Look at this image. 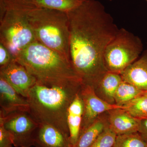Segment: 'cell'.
Here are the masks:
<instances>
[{
  "mask_svg": "<svg viewBox=\"0 0 147 147\" xmlns=\"http://www.w3.org/2000/svg\"><path fill=\"white\" fill-rule=\"evenodd\" d=\"M67 13L70 61L83 85L94 89L108 71L104 53L119 29L97 0H86Z\"/></svg>",
  "mask_w": 147,
  "mask_h": 147,
  "instance_id": "6da1fadb",
  "label": "cell"
},
{
  "mask_svg": "<svg viewBox=\"0 0 147 147\" xmlns=\"http://www.w3.org/2000/svg\"><path fill=\"white\" fill-rule=\"evenodd\" d=\"M82 86V83H76L48 86L36 83L27 97L29 114L38 124L51 125L69 136L68 108Z\"/></svg>",
  "mask_w": 147,
  "mask_h": 147,
  "instance_id": "7a4b0ae2",
  "label": "cell"
},
{
  "mask_svg": "<svg viewBox=\"0 0 147 147\" xmlns=\"http://www.w3.org/2000/svg\"><path fill=\"white\" fill-rule=\"evenodd\" d=\"M15 60L41 85L53 86L82 84L70 61L36 40L24 48Z\"/></svg>",
  "mask_w": 147,
  "mask_h": 147,
  "instance_id": "3957f363",
  "label": "cell"
},
{
  "mask_svg": "<svg viewBox=\"0 0 147 147\" xmlns=\"http://www.w3.org/2000/svg\"><path fill=\"white\" fill-rule=\"evenodd\" d=\"M36 7L32 0H0V42L14 59L36 41L28 18L30 11Z\"/></svg>",
  "mask_w": 147,
  "mask_h": 147,
  "instance_id": "277c9868",
  "label": "cell"
},
{
  "mask_svg": "<svg viewBox=\"0 0 147 147\" xmlns=\"http://www.w3.org/2000/svg\"><path fill=\"white\" fill-rule=\"evenodd\" d=\"M28 18L36 41L70 61L67 13L36 7L30 11Z\"/></svg>",
  "mask_w": 147,
  "mask_h": 147,
  "instance_id": "5b68a950",
  "label": "cell"
},
{
  "mask_svg": "<svg viewBox=\"0 0 147 147\" xmlns=\"http://www.w3.org/2000/svg\"><path fill=\"white\" fill-rule=\"evenodd\" d=\"M141 39L126 29L118 32L105 49L104 63L108 71L121 74L143 52Z\"/></svg>",
  "mask_w": 147,
  "mask_h": 147,
  "instance_id": "8992f818",
  "label": "cell"
},
{
  "mask_svg": "<svg viewBox=\"0 0 147 147\" xmlns=\"http://www.w3.org/2000/svg\"><path fill=\"white\" fill-rule=\"evenodd\" d=\"M0 123L9 134L14 146H32L34 134L39 124L28 112L19 111L0 117Z\"/></svg>",
  "mask_w": 147,
  "mask_h": 147,
  "instance_id": "52a82bcc",
  "label": "cell"
},
{
  "mask_svg": "<svg viewBox=\"0 0 147 147\" xmlns=\"http://www.w3.org/2000/svg\"><path fill=\"white\" fill-rule=\"evenodd\" d=\"M80 94L84 105L80 134L103 113L116 108H123V106L109 104L100 99L93 88L90 86L83 85Z\"/></svg>",
  "mask_w": 147,
  "mask_h": 147,
  "instance_id": "ba28073f",
  "label": "cell"
},
{
  "mask_svg": "<svg viewBox=\"0 0 147 147\" xmlns=\"http://www.w3.org/2000/svg\"><path fill=\"white\" fill-rule=\"evenodd\" d=\"M0 77L8 82L19 94L26 98L30 90L37 83L35 78L15 60L7 65L0 67Z\"/></svg>",
  "mask_w": 147,
  "mask_h": 147,
  "instance_id": "9c48e42d",
  "label": "cell"
},
{
  "mask_svg": "<svg viewBox=\"0 0 147 147\" xmlns=\"http://www.w3.org/2000/svg\"><path fill=\"white\" fill-rule=\"evenodd\" d=\"M0 117L11 113L23 111L29 112L27 98L18 93L5 80L0 77Z\"/></svg>",
  "mask_w": 147,
  "mask_h": 147,
  "instance_id": "30bf717a",
  "label": "cell"
},
{
  "mask_svg": "<svg viewBox=\"0 0 147 147\" xmlns=\"http://www.w3.org/2000/svg\"><path fill=\"white\" fill-rule=\"evenodd\" d=\"M32 146L35 147H72L69 136L47 125H39L35 131Z\"/></svg>",
  "mask_w": 147,
  "mask_h": 147,
  "instance_id": "8fae6325",
  "label": "cell"
},
{
  "mask_svg": "<svg viewBox=\"0 0 147 147\" xmlns=\"http://www.w3.org/2000/svg\"><path fill=\"white\" fill-rule=\"evenodd\" d=\"M108 118L109 127L117 135L139 131L141 120L134 117L123 108L109 110Z\"/></svg>",
  "mask_w": 147,
  "mask_h": 147,
  "instance_id": "7c38bea8",
  "label": "cell"
},
{
  "mask_svg": "<svg viewBox=\"0 0 147 147\" xmlns=\"http://www.w3.org/2000/svg\"><path fill=\"white\" fill-rule=\"evenodd\" d=\"M123 81L147 91V45L139 57L121 74Z\"/></svg>",
  "mask_w": 147,
  "mask_h": 147,
  "instance_id": "4fadbf2b",
  "label": "cell"
},
{
  "mask_svg": "<svg viewBox=\"0 0 147 147\" xmlns=\"http://www.w3.org/2000/svg\"><path fill=\"white\" fill-rule=\"evenodd\" d=\"M84 109V102L79 91L69 105L67 112V125L72 147L76 145L80 136Z\"/></svg>",
  "mask_w": 147,
  "mask_h": 147,
  "instance_id": "5bb4252c",
  "label": "cell"
},
{
  "mask_svg": "<svg viewBox=\"0 0 147 147\" xmlns=\"http://www.w3.org/2000/svg\"><path fill=\"white\" fill-rule=\"evenodd\" d=\"M122 81L121 74L108 71L94 89L100 99L109 104L115 105V94Z\"/></svg>",
  "mask_w": 147,
  "mask_h": 147,
  "instance_id": "9a60e30c",
  "label": "cell"
},
{
  "mask_svg": "<svg viewBox=\"0 0 147 147\" xmlns=\"http://www.w3.org/2000/svg\"><path fill=\"white\" fill-rule=\"evenodd\" d=\"M109 125L108 112L100 115L79 136L74 147H91L102 131Z\"/></svg>",
  "mask_w": 147,
  "mask_h": 147,
  "instance_id": "2e32d148",
  "label": "cell"
},
{
  "mask_svg": "<svg viewBox=\"0 0 147 147\" xmlns=\"http://www.w3.org/2000/svg\"><path fill=\"white\" fill-rule=\"evenodd\" d=\"M37 7L50 9L68 13L86 0H32Z\"/></svg>",
  "mask_w": 147,
  "mask_h": 147,
  "instance_id": "e0dca14e",
  "label": "cell"
},
{
  "mask_svg": "<svg viewBox=\"0 0 147 147\" xmlns=\"http://www.w3.org/2000/svg\"><path fill=\"white\" fill-rule=\"evenodd\" d=\"M122 106L134 117L140 120L147 119V91Z\"/></svg>",
  "mask_w": 147,
  "mask_h": 147,
  "instance_id": "ac0fdd59",
  "label": "cell"
},
{
  "mask_svg": "<svg viewBox=\"0 0 147 147\" xmlns=\"http://www.w3.org/2000/svg\"><path fill=\"white\" fill-rule=\"evenodd\" d=\"M144 92L132 84L123 81L115 94V104L119 106H123Z\"/></svg>",
  "mask_w": 147,
  "mask_h": 147,
  "instance_id": "d6986e66",
  "label": "cell"
},
{
  "mask_svg": "<svg viewBox=\"0 0 147 147\" xmlns=\"http://www.w3.org/2000/svg\"><path fill=\"white\" fill-rule=\"evenodd\" d=\"M113 147H147V143L138 132L117 135Z\"/></svg>",
  "mask_w": 147,
  "mask_h": 147,
  "instance_id": "ffe728a7",
  "label": "cell"
},
{
  "mask_svg": "<svg viewBox=\"0 0 147 147\" xmlns=\"http://www.w3.org/2000/svg\"><path fill=\"white\" fill-rule=\"evenodd\" d=\"M117 136L108 125L91 147H113Z\"/></svg>",
  "mask_w": 147,
  "mask_h": 147,
  "instance_id": "44dd1931",
  "label": "cell"
},
{
  "mask_svg": "<svg viewBox=\"0 0 147 147\" xmlns=\"http://www.w3.org/2000/svg\"><path fill=\"white\" fill-rule=\"evenodd\" d=\"M14 60L8 49L0 42V67L7 65Z\"/></svg>",
  "mask_w": 147,
  "mask_h": 147,
  "instance_id": "7402d4cb",
  "label": "cell"
},
{
  "mask_svg": "<svg viewBox=\"0 0 147 147\" xmlns=\"http://www.w3.org/2000/svg\"><path fill=\"white\" fill-rule=\"evenodd\" d=\"M13 145L9 134L0 123V147H8Z\"/></svg>",
  "mask_w": 147,
  "mask_h": 147,
  "instance_id": "603a6c76",
  "label": "cell"
},
{
  "mask_svg": "<svg viewBox=\"0 0 147 147\" xmlns=\"http://www.w3.org/2000/svg\"><path fill=\"white\" fill-rule=\"evenodd\" d=\"M138 133L147 143V119L141 120Z\"/></svg>",
  "mask_w": 147,
  "mask_h": 147,
  "instance_id": "cb8c5ba5",
  "label": "cell"
},
{
  "mask_svg": "<svg viewBox=\"0 0 147 147\" xmlns=\"http://www.w3.org/2000/svg\"><path fill=\"white\" fill-rule=\"evenodd\" d=\"M12 146H13V145H11V146H9L8 147H12Z\"/></svg>",
  "mask_w": 147,
  "mask_h": 147,
  "instance_id": "d4e9b609",
  "label": "cell"
},
{
  "mask_svg": "<svg viewBox=\"0 0 147 147\" xmlns=\"http://www.w3.org/2000/svg\"><path fill=\"white\" fill-rule=\"evenodd\" d=\"M108 1H113V0H108Z\"/></svg>",
  "mask_w": 147,
  "mask_h": 147,
  "instance_id": "484cf974",
  "label": "cell"
},
{
  "mask_svg": "<svg viewBox=\"0 0 147 147\" xmlns=\"http://www.w3.org/2000/svg\"></svg>",
  "mask_w": 147,
  "mask_h": 147,
  "instance_id": "4316f807",
  "label": "cell"
},
{
  "mask_svg": "<svg viewBox=\"0 0 147 147\" xmlns=\"http://www.w3.org/2000/svg\"><path fill=\"white\" fill-rule=\"evenodd\" d=\"M146 1H147V0H146Z\"/></svg>",
  "mask_w": 147,
  "mask_h": 147,
  "instance_id": "83f0119b",
  "label": "cell"
}]
</instances>
